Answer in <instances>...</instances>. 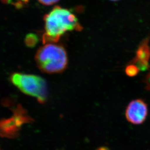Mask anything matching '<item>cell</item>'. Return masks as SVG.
Listing matches in <instances>:
<instances>
[{
    "mask_svg": "<svg viewBox=\"0 0 150 150\" xmlns=\"http://www.w3.org/2000/svg\"><path fill=\"white\" fill-rule=\"evenodd\" d=\"M45 33L42 36L44 44L57 43L66 33L81 31L83 27L76 16L69 9L55 6L43 17Z\"/></svg>",
    "mask_w": 150,
    "mask_h": 150,
    "instance_id": "cell-1",
    "label": "cell"
},
{
    "mask_svg": "<svg viewBox=\"0 0 150 150\" xmlns=\"http://www.w3.org/2000/svg\"><path fill=\"white\" fill-rule=\"evenodd\" d=\"M35 59L40 69L48 74L61 73L68 66L67 50L62 45L57 43L45 44L38 50Z\"/></svg>",
    "mask_w": 150,
    "mask_h": 150,
    "instance_id": "cell-2",
    "label": "cell"
},
{
    "mask_svg": "<svg viewBox=\"0 0 150 150\" xmlns=\"http://www.w3.org/2000/svg\"><path fill=\"white\" fill-rule=\"evenodd\" d=\"M10 80L22 92L37 98L40 103H46L47 86L43 78L36 75L15 73L11 75Z\"/></svg>",
    "mask_w": 150,
    "mask_h": 150,
    "instance_id": "cell-3",
    "label": "cell"
},
{
    "mask_svg": "<svg viewBox=\"0 0 150 150\" xmlns=\"http://www.w3.org/2000/svg\"><path fill=\"white\" fill-rule=\"evenodd\" d=\"M32 121V118L22 107L19 106L15 110L12 117L0 121V136L9 139L17 137L22 126Z\"/></svg>",
    "mask_w": 150,
    "mask_h": 150,
    "instance_id": "cell-4",
    "label": "cell"
},
{
    "mask_svg": "<svg viewBox=\"0 0 150 150\" xmlns=\"http://www.w3.org/2000/svg\"><path fill=\"white\" fill-rule=\"evenodd\" d=\"M148 112L147 104L143 100H133L129 103L126 109V118L132 124L139 125L146 120Z\"/></svg>",
    "mask_w": 150,
    "mask_h": 150,
    "instance_id": "cell-5",
    "label": "cell"
},
{
    "mask_svg": "<svg viewBox=\"0 0 150 150\" xmlns=\"http://www.w3.org/2000/svg\"><path fill=\"white\" fill-rule=\"evenodd\" d=\"M149 40L150 37H148L142 41L136 51L135 57L129 62L136 65L140 71H146L150 67Z\"/></svg>",
    "mask_w": 150,
    "mask_h": 150,
    "instance_id": "cell-6",
    "label": "cell"
},
{
    "mask_svg": "<svg viewBox=\"0 0 150 150\" xmlns=\"http://www.w3.org/2000/svg\"><path fill=\"white\" fill-rule=\"evenodd\" d=\"M140 71L139 68L132 64H129L127 65L125 69V72L126 75L130 77H134L139 74Z\"/></svg>",
    "mask_w": 150,
    "mask_h": 150,
    "instance_id": "cell-7",
    "label": "cell"
},
{
    "mask_svg": "<svg viewBox=\"0 0 150 150\" xmlns=\"http://www.w3.org/2000/svg\"><path fill=\"white\" fill-rule=\"evenodd\" d=\"M37 42V37L34 34H30L25 38V43L30 47L35 46Z\"/></svg>",
    "mask_w": 150,
    "mask_h": 150,
    "instance_id": "cell-8",
    "label": "cell"
},
{
    "mask_svg": "<svg viewBox=\"0 0 150 150\" xmlns=\"http://www.w3.org/2000/svg\"><path fill=\"white\" fill-rule=\"evenodd\" d=\"M41 4L45 6H51L58 3L59 0H38Z\"/></svg>",
    "mask_w": 150,
    "mask_h": 150,
    "instance_id": "cell-9",
    "label": "cell"
},
{
    "mask_svg": "<svg viewBox=\"0 0 150 150\" xmlns=\"http://www.w3.org/2000/svg\"><path fill=\"white\" fill-rule=\"evenodd\" d=\"M144 82L146 84V88L148 90H150V72L147 75L145 78Z\"/></svg>",
    "mask_w": 150,
    "mask_h": 150,
    "instance_id": "cell-10",
    "label": "cell"
},
{
    "mask_svg": "<svg viewBox=\"0 0 150 150\" xmlns=\"http://www.w3.org/2000/svg\"><path fill=\"white\" fill-rule=\"evenodd\" d=\"M1 1L5 3H7L9 2V1H10V0H1Z\"/></svg>",
    "mask_w": 150,
    "mask_h": 150,
    "instance_id": "cell-11",
    "label": "cell"
},
{
    "mask_svg": "<svg viewBox=\"0 0 150 150\" xmlns=\"http://www.w3.org/2000/svg\"><path fill=\"white\" fill-rule=\"evenodd\" d=\"M111 1H120V0H110Z\"/></svg>",
    "mask_w": 150,
    "mask_h": 150,
    "instance_id": "cell-12",
    "label": "cell"
},
{
    "mask_svg": "<svg viewBox=\"0 0 150 150\" xmlns=\"http://www.w3.org/2000/svg\"><path fill=\"white\" fill-rule=\"evenodd\" d=\"M0 150H1V148H0Z\"/></svg>",
    "mask_w": 150,
    "mask_h": 150,
    "instance_id": "cell-13",
    "label": "cell"
}]
</instances>
